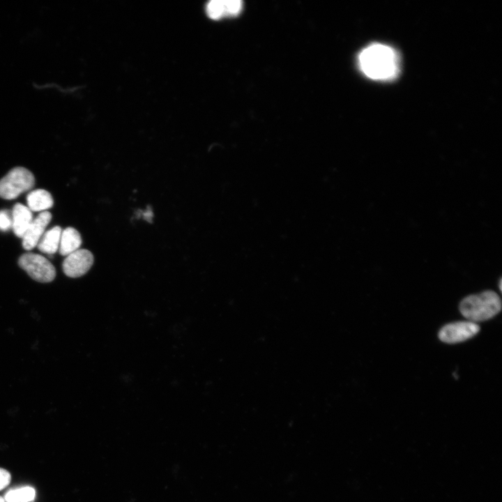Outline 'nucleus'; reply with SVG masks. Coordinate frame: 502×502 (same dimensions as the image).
I'll use <instances>...</instances> for the list:
<instances>
[{
  "mask_svg": "<svg viewBox=\"0 0 502 502\" xmlns=\"http://www.w3.org/2000/svg\"><path fill=\"white\" fill-rule=\"evenodd\" d=\"M18 265L33 280L39 282H50L56 276V270L52 264L45 257L38 254H23L18 259Z\"/></svg>",
  "mask_w": 502,
  "mask_h": 502,
  "instance_id": "4",
  "label": "nucleus"
},
{
  "mask_svg": "<svg viewBox=\"0 0 502 502\" xmlns=\"http://www.w3.org/2000/svg\"><path fill=\"white\" fill-rule=\"evenodd\" d=\"M242 8V1L239 0H212L206 6L208 15L218 20L225 15H236Z\"/></svg>",
  "mask_w": 502,
  "mask_h": 502,
  "instance_id": "8",
  "label": "nucleus"
},
{
  "mask_svg": "<svg viewBox=\"0 0 502 502\" xmlns=\"http://www.w3.org/2000/svg\"><path fill=\"white\" fill-rule=\"evenodd\" d=\"M36 491L33 487H24L8 492L4 497L6 502H30L34 500Z\"/></svg>",
  "mask_w": 502,
  "mask_h": 502,
  "instance_id": "13",
  "label": "nucleus"
},
{
  "mask_svg": "<svg viewBox=\"0 0 502 502\" xmlns=\"http://www.w3.org/2000/svg\"><path fill=\"white\" fill-rule=\"evenodd\" d=\"M51 220L52 214L47 211L40 212L33 219L22 238V246L26 250H31L37 245Z\"/></svg>",
  "mask_w": 502,
  "mask_h": 502,
  "instance_id": "7",
  "label": "nucleus"
},
{
  "mask_svg": "<svg viewBox=\"0 0 502 502\" xmlns=\"http://www.w3.org/2000/svg\"><path fill=\"white\" fill-rule=\"evenodd\" d=\"M27 207L34 212H43L52 207L54 200L52 195L43 189L31 191L26 196Z\"/></svg>",
  "mask_w": 502,
  "mask_h": 502,
  "instance_id": "10",
  "label": "nucleus"
},
{
  "mask_svg": "<svg viewBox=\"0 0 502 502\" xmlns=\"http://www.w3.org/2000/svg\"><path fill=\"white\" fill-rule=\"evenodd\" d=\"M12 229V218L8 211H0V230L3 231Z\"/></svg>",
  "mask_w": 502,
  "mask_h": 502,
  "instance_id": "14",
  "label": "nucleus"
},
{
  "mask_svg": "<svg viewBox=\"0 0 502 502\" xmlns=\"http://www.w3.org/2000/svg\"><path fill=\"white\" fill-rule=\"evenodd\" d=\"M34 184L35 178L31 171L23 167H15L0 180V197L14 199L31 190Z\"/></svg>",
  "mask_w": 502,
  "mask_h": 502,
  "instance_id": "3",
  "label": "nucleus"
},
{
  "mask_svg": "<svg viewBox=\"0 0 502 502\" xmlns=\"http://www.w3.org/2000/svg\"><path fill=\"white\" fill-rule=\"evenodd\" d=\"M501 310V298L492 290L469 295L459 304L462 314L472 322L488 320L496 315Z\"/></svg>",
  "mask_w": 502,
  "mask_h": 502,
  "instance_id": "2",
  "label": "nucleus"
},
{
  "mask_svg": "<svg viewBox=\"0 0 502 502\" xmlns=\"http://www.w3.org/2000/svg\"><path fill=\"white\" fill-rule=\"evenodd\" d=\"M480 331V326L475 322L457 321L445 325L439 332V339L448 344L466 341Z\"/></svg>",
  "mask_w": 502,
  "mask_h": 502,
  "instance_id": "5",
  "label": "nucleus"
},
{
  "mask_svg": "<svg viewBox=\"0 0 502 502\" xmlns=\"http://www.w3.org/2000/svg\"><path fill=\"white\" fill-rule=\"evenodd\" d=\"M93 264L92 253L86 249H79L65 258L62 264L63 273L70 277L84 275Z\"/></svg>",
  "mask_w": 502,
  "mask_h": 502,
  "instance_id": "6",
  "label": "nucleus"
},
{
  "mask_svg": "<svg viewBox=\"0 0 502 502\" xmlns=\"http://www.w3.org/2000/svg\"><path fill=\"white\" fill-rule=\"evenodd\" d=\"M62 229L55 226L45 231L37 244L38 249L43 253L54 254L59 250Z\"/></svg>",
  "mask_w": 502,
  "mask_h": 502,
  "instance_id": "12",
  "label": "nucleus"
},
{
  "mask_svg": "<svg viewBox=\"0 0 502 502\" xmlns=\"http://www.w3.org/2000/svg\"><path fill=\"white\" fill-rule=\"evenodd\" d=\"M11 218L14 234L22 238L33 220L32 211L27 206L17 203L13 208Z\"/></svg>",
  "mask_w": 502,
  "mask_h": 502,
  "instance_id": "9",
  "label": "nucleus"
},
{
  "mask_svg": "<svg viewBox=\"0 0 502 502\" xmlns=\"http://www.w3.org/2000/svg\"><path fill=\"white\" fill-rule=\"evenodd\" d=\"M0 502H5L4 499L1 496H0Z\"/></svg>",
  "mask_w": 502,
  "mask_h": 502,
  "instance_id": "16",
  "label": "nucleus"
},
{
  "mask_svg": "<svg viewBox=\"0 0 502 502\" xmlns=\"http://www.w3.org/2000/svg\"><path fill=\"white\" fill-rule=\"evenodd\" d=\"M358 62L363 73L375 80H391L400 72L396 51L383 44L374 43L365 48L359 54Z\"/></svg>",
  "mask_w": 502,
  "mask_h": 502,
  "instance_id": "1",
  "label": "nucleus"
},
{
  "mask_svg": "<svg viewBox=\"0 0 502 502\" xmlns=\"http://www.w3.org/2000/svg\"><path fill=\"white\" fill-rule=\"evenodd\" d=\"M11 480L10 473L6 469L0 468V490L7 487Z\"/></svg>",
  "mask_w": 502,
  "mask_h": 502,
  "instance_id": "15",
  "label": "nucleus"
},
{
  "mask_svg": "<svg viewBox=\"0 0 502 502\" xmlns=\"http://www.w3.org/2000/svg\"><path fill=\"white\" fill-rule=\"evenodd\" d=\"M82 244L80 234L73 227H67L62 230L59 252L62 256H68L79 249Z\"/></svg>",
  "mask_w": 502,
  "mask_h": 502,
  "instance_id": "11",
  "label": "nucleus"
}]
</instances>
